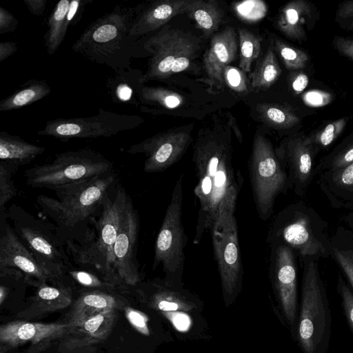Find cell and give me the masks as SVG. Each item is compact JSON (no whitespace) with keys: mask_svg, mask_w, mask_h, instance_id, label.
Returning a JSON list of instances; mask_svg holds the SVG:
<instances>
[{"mask_svg":"<svg viewBox=\"0 0 353 353\" xmlns=\"http://www.w3.org/2000/svg\"><path fill=\"white\" fill-rule=\"evenodd\" d=\"M267 242L290 247L301 263L307 259L319 261L331 256L328 223L303 201L287 205L274 217Z\"/></svg>","mask_w":353,"mask_h":353,"instance_id":"cell-3","label":"cell"},{"mask_svg":"<svg viewBox=\"0 0 353 353\" xmlns=\"http://www.w3.org/2000/svg\"><path fill=\"white\" fill-rule=\"evenodd\" d=\"M51 92V88L46 81L32 79L16 92L0 102V111L19 109L30 105L46 97Z\"/></svg>","mask_w":353,"mask_h":353,"instance_id":"cell-30","label":"cell"},{"mask_svg":"<svg viewBox=\"0 0 353 353\" xmlns=\"http://www.w3.org/2000/svg\"><path fill=\"white\" fill-rule=\"evenodd\" d=\"M319 261L301 263L300 311L296 337L303 353H326L331 337L332 316Z\"/></svg>","mask_w":353,"mask_h":353,"instance_id":"cell-4","label":"cell"},{"mask_svg":"<svg viewBox=\"0 0 353 353\" xmlns=\"http://www.w3.org/2000/svg\"><path fill=\"white\" fill-rule=\"evenodd\" d=\"M331 94L321 90H310L303 95L304 103L311 107H321L331 102Z\"/></svg>","mask_w":353,"mask_h":353,"instance_id":"cell-45","label":"cell"},{"mask_svg":"<svg viewBox=\"0 0 353 353\" xmlns=\"http://www.w3.org/2000/svg\"><path fill=\"white\" fill-rule=\"evenodd\" d=\"M93 0H61L54 7L47 22L44 36L47 53L52 55L60 46L70 26L82 19L85 6Z\"/></svg>","mask_w":353,"mask_h":353,"instance_id":"cell-21","label":"cell"},{"mask_svg":"<svg viewBox=\"0 0 353 353\" xmlns=\"http://www.w3.org/2000/svg\"><path fill=\"white\" fill-rule=\"evenodd\" d=\"M311 12V7L305 1H292L285 4L279 12L278 28L290 39L303 40L306 35L305 26Z\"/></svg>","mask_w":353,"mask_h":353,"instance_id":"cell-25","label":"cell"},{"mask_svg":"<svg viewBox=\"0 0 353 353\" xmlns=\"http://www.w3.org/2000/svg\"><path fill=\"white\" fill-rule=\"evenodd\" d=\"M19 233L39 262L60 279L65 269V262L53 242L41 231L29 225L20 226Z\"/></svg>","mask_w":353,"mask_h":353,"instance_id":"cell-24","label":"cell"},{"mask_svg":"<svg viewBox=\"0 0 353 353\" xmlns=\"http://www.w3.org/2000/svg\"><path fill=\"white\" fill-rule=\"evenodd\" d=\"M224 83L230 89L239 93H245L248 90L247 79L245 72L237 68L228 65L223 72Z\"/></svg>","mask_w":353,"mask_h":353,"instance_id":"cell-42","label":"cell"},{"mask_svg":"<svg viewBox=\"0 0 353 353\" xmlns=\"http://www.w3.org/2000/svg\"><path fill=\"white\" fill-rule=\"evenodd\" d=\"M8 294V290L4 286L0 287V303L2 304Z\"/></svg>","mask_w":353,"mask_h":353,"instance_id":"cell-53","label":"cell"},{"mask_svg":"<svg viewBox=\"0 0 353 353\" xmlns=\"http://www.w3.org/2000/svg\"><path fill=\"white\" fill-rule=\"evenodd\" d=\"M236 201L223 208L211 226L212 245L223 294L234 295L241 283L243 267L234 215Z\"/></svg>","mask_w":353,"mask_h":353,"instance_id":"cell-11","label":"cell"},{"mask_svg":"<svg viewBox=\"0 0 353 353\" xmlns=\"http://www.w3.org/2000/svg\"><path fill=\"white\" fill-rule=\"evenodd\" d=\"M18 50L17 43L12 41L0 43V62L12 56Z\"/></svg>","mask_w":353,"mask_h":353,"instance_id":"cell-50","label":"cell"},{"mask_svg":"<svg viewBox=\"0 0 353 353\" xmlns=\"http://www.w3.org/2000/svg\"><path fill=\"white\" fill-rule=\"evenodd\" d=\"M143 74L130 68L119 70L115 75L110 77L107 82V88L110 97L115 102L136 103L138 99V90L141 85Z\"/></svg>","mask_w":353,"mask_h":353,"instance_id":"cell-29","label":"cell"},{"mask_svg":"<svg viewBox=\"0 0 353 353\" xmlns=\"http://www.w3.org/2000/svg\"><path fill=\"white\" fill-rule=\"evenodd\" d=\"M336 290L341 297L343 310L353 334V291L341 274H339Z\"/></svg>","mask_w":353,"mask_h":353,"instance_id":"cell-41","label":"cell"},{"mask_svg":"<svg viewBox=\"0 0 353 353\" xmlns=\"http://www.w3.org/2000/svg\"><path fill=\"white\" fill-rule=\"evenodd\" d=\"M18 23L17 19L10 12L0 7V34L14 32Z\"/></svg>","mask_w":353,"mask_h":353,"instance_id":"cell-46","label":"cell"},{"mask_svg":"<svg viewBox=\"0 0 353 353\" xmlns=\"http://www.w3.org/2000/svg\"><path fill=\"white\" fill-rule=\"evenodd\" d=\"M3 268L17 270L28 282L37 286L58 279L39 262L9 225L0 239V270Z\"/></svg>","mask_w":353,"mask_h":353,"instance_id":"cell-17","label":"cell"},{"mask_svg":"<svg viewBox=\"0 0 353 353\" xmlns=\"http://www.w3.org/2000/svg\"><path fill=\"white\" fill-rule=\"evenodd\" d=\"M112 163L91 149L57 154L50 162L25 171L26 183L33 188H54L110 172Z\"/></svg>","mask_w":353,"mask_h":353,"instance_id":"cell-6","label":"cell"},{"mask_svg":"<svg viewBox=\"0 0 353 353\" xmlns=\"http://www.w3.org/2000/svg\"><path fill=\"white\" fill-rule=\"evenodd\" d=\"M240 45L239 68L243 72H250L251 65L260 54L261 40L250 31L238 29Z\"/></svg>","mask_w":353,"mask_h":353,"instance_id":"cell-37","label":"cell"},{"mask_svg":"<svg viewBox=\"0 0 353 353\" xmlns=\"http://www.w3.org/2000/svg\"><path fill=\"white\" fill-rule=\"evenodd\" d=\"M237 50L236 34L232 27L213 36L203 56V65L211 85L221 88L224 83L225 68L232 62Z\"/></svg>","mask_w":353,"mask_h":353,"instance_id":"cell-20","label":"cell"},{"mask_svg":"<svg viewBox=\"0 0 353 353\" xmlns=\"http://www.w3.org/2000/svg\"><path fill=\"white\" fill-rule=\"evenodd\" d=\"M182 201L181 176L173 188L154 248L153 268L162 265L166 281L170 283L181 279L184 268L187 238L181 221Z\"/></svg>","mask_w":353,"mask_h":353,"instance_id":"cell-10","label":"cell"},{"mask_svg":"<svg viewBox=\"0 0 353 353\" xmlns=\"http://www.w3.org/2000/svg\"><path fill=\"white\" fill-rule=\"evenodd\" d=\"M330 257L338 265L353 291V234L344 226H339L330 236Z\"/></svg>","mask_w":353,"mask_h":353,"instance_id":"cell-28","label":"cell"},{"mask_svg":"<svg viewBox=\"0 0 353 353\" xmlns=\"http://www.w3.org/2000/svg\"><path fill=\"white\" fill-rule=\"evenodd\" d=\"M270 273L280 305L289 326L297 332L296 255L283 243L270 244Z\"/></svg>","mask_w":353,"mask_h":353,"instance_id":"cell-13","label":"cell"},{"mask_svg":"<svg viewBox=\"0 0 353 353\" xmlns=\"http://www.w3.org/2000/svg\"><path fill=\"white\" fill-rule=\"evenodd\" d=\"M274 47L286 68L299 70L306 66L309 57L304 51L290 46L279 39H275Z\"/></svg>","mask_w":353,"mask_h":353,"instance_id":"cell-39","label":"cell"},{"mask_svg":"<svg viewBox=\"0 0 353 353\" xmlns=\"http://www.w3.org/2000/svg\"><path fill=\"white\" fill-rule=\"evenodd\" d=\"M334 46L341 54L353 60V39L336 37L334 39Z\"/></svg>","mask_w":353,"mask_h":353,"instance_id":"cell-47","label":"cell"},{"mask_svg":"<svg viewBox=\"0 0 353 353\" xmlns=\"http://www.w3.org/2000/svg\"><path fill=\"white\" fill-rule=\"evenodd\" d=\"M249 173L258 214L266 221L272 214L276 198L290 188L288 174L272 143L259 133L254 138Z\"/></svg>","mask_w":353,"mask_h":353,"instance_id":"cell-8","label":"cell"},{"mask_svg":"<svg viewBox=\"0 0 353 353\" xmlns=\"http://www.w3.org/2000/svg\"><path fill=\"white\" fill-rule=\"evenodd\" d=\"M70 274L78 283L86 287L94 288L103 287L108 288H116V286L106 281H102L95 274L88 272L74 270L70 272Z\"/></svg>","mask_w":353,"mask_h":353,"instance_id":"cell-43","label":"cell"},{"mask_svg":"<svg viewBox=\"0 0 353 353\" xmlns=\"http://www.w3.org/2000/svg\"><path fill=\"white\" fill-rule=\"evenodd\" d=\"M315 178L332 208L353 211V163L343 168L321 172Z\"/></svg>","mask_w":353,"mask_h":353,"instance_id":"cell-22","label":"cell"},{"mask_svg":"<svg viewBox=\"0 0 353 353\" xmlns=\"http://www.w3.org/2000/svg\"><path fill=\"white\" fill-rule=\"evenodd\" d=\"M308 83L307 76L303 72H299L294 77L292 81V90L296 94H299L305 89Z\"/></svg>","mask_w":353,"mask_h":353,"instance_id":"cell-49","label":"cell"},{"mask_svg":"<svg viewBox=\"0 0 353 353\" xmlns=\"http://www.w3.org/2000/svg\"><path fill=\"white\" fill-rule=\"evenodd\" d=\"M192 141L189 133L174 131L158 134L130 147L127 152L146 157L143 170L147 173L162 172L178 161Z\"/></svg>","mask_w":353,"mask_h":353,"instance_id":"cell-16","label":"cell"},{"mask_svg":"<svg viewBox=\"0 0 353 353\" xmlns=\"http://www.w3.org/2000/svg\"><path fill=\"white\" fill-rule=\"evenodd\" d=\"M347 120V117H344L327 123L305 136V141L319 150L330 145L342 133Z\"/></svg>","mask_w":353,"mask_h":353,"instance_id":"cell-38","label":"cell"},{"mask_svg":"<svg viewBox=\"0 0 353 353\" xmlns=\"http://www.w3.org/2000/svg\"><path fill=\"white\" fill-rule=\"evenodd\" d=\"M276 154L285 169L289 188L298 196H303L315 178V158L320 151L308 144L305 136L295 135L281 143Z\"/></svg>","mask_w":353,"mask_h":353,"instance_id":"cell-14","label":"cell"},{"mask_svg":"<svg viewBox=\"0 0 353 353\" xmlns=\"http://www.w3.org/2000/svg\"><path fill=\"white\" fill-rule=\"evenodd\" d=\"M17 192L9 163L1 161L0 163V207L3 208L14 197Z\"/></svg>","mask_w":353,"mask_h":353,"instance_id":"cell-40","label":"cell"},{"mask_svg":"<svg viewBox=\"0 0 353 353\" xmlns=\"http://www.w3.org/2000/svg\"><path fill=\"white\" fill-rule=\"evenodd\" d=\"M44 147L26 142L18 136L0 132V159L16 166L25 165L43 153Z\"/></svg>","mask_w":353,"mask_h":353,"instance_id":"cell-26","label":"cell"},{"mask_svg":"<svg viewBox=\"0 0 353 353\" xmlns=\"http://www.w3.org/2000/svg\"><path fill=\"white\" fill-rule=\"evenodd\" d=\"M115 309L88 317L68 321L65 334L77 347H84L105 341L112 329L116 319Z\"/></svg>","mask_w":353,"mask_h":353,"instance_id":"cell-23","label":"cell"},{"mask_svg":"<svg viewBox=\"0 0 353 353\" xmlns=\"http://www.w3.org/2000/svg\"><path fill=\"white\" fill-rule=\"evenodd\" d=\"M256 111L265 124L274 128L287 129L299 122L297 115L288 107L276 103H259Z\"/></svg>","mask_w":353,"mask_h":353,"instance_id":"cell-34","label":"cell"},{"mask_svg":"<svg viewBox=\"0 0 353 353\" xmlns=\"http://www.w3.org/2000/svg\"><path fill=\"white\" fill-rule=\"evenodd\" d=\"M115 179L109 172L52 189L57 199L39 195L37 203L43 211L57 223L73 228L88 219L102 205L109 187Z\"/></svg>","mask_w":353,"mask_h":353,"instance_id":"cell-5","label":"cell"},{"mask_svg":"<svg viewBox=\"0 0 353 353\" xmlns=\"http://www.w3.org/2000/svg\"><path fill=\"white\" fill-rule=\"evenodd\" d=\"M353 163V138H350L324 157L315 167V177L325 171L343 168Z\"/></svg>","mask_w":353,"mask_h":353,"instance_id":"cell-36","label":"cell"},{"mask_svg":"<svg viewBox=\"0 0 353 353\" xmlns=\"http://www.w3.org/2000/svg\"><path fill=\"white\" fill-rule=\"evenodd\" d=\"M69 323H40L14 321L0 327L1 346L15 347L30 343H46L65 335Z\"/></svg>","mask_w":353,"mask_h":353,"instance_id":"cell-18","label":"cell"},{"mask_svg":"<svg viewBox=\"0 0 353 353\" xmlns=\"http://www.w3.org/2000/svg\"><path fill=\"white\" fill-rule=\"evenodd\" d=\"M193 161L198 179L194 194L199 203L193 243L198 244L219 212L236 201L243 177L232 165L230 137L221 131L199 132L193 148Z\"/></svg>","mask_w":353,"mask_h":353,"instance_id":"cell-1","label":"cell"},{"mask_svg":"<svg viewBox=\"0 0 353 353\" xmlns=\"http://www.w3.org/2000/svg\"><path fill=\"white\" fill-rule=\"evenodd\" d=\"M338 14L343 18L353 17V1H347L339 6Z\"/></svg>","mask_w":353,"mask_h":353,"instance_id":"cell-51","label":"cell"},{"mask_svg":"<svg viewBox=\"0 0 353 353\" xmlns=\"http://www.w3.org/2000/svg\"><path fill=\"white\" fill-rule=\"evenodd\" d=\"M142 122L143 119L137 115L121 114L100 108L98 113L92 117L48 121L37 134L62 141L70 139L110 137L132 130Z\"/></svg>","mask_w":353,"mask_h":353,"instance_id":"cell-12","label":"cell"},{"mask_svg":"<svg viewBox=\"0 0 353 353\" xmlns=\"http://www.w3.org/2000/svg\"><path fill=\"white\" fill-rule=\"evenodd\" d=\"M281 73V69L270 47L258 61L254 70L250 74L252 87L257 90L268 89L276 82Z\"/></svg>","mask_w":353,"mask_h":353,"instance_id":"cell-33","label":"cell"},{"mask_svg":"<svg viewBox=\"0 0 353 353\" xmlns=\"http://www.w3.org/2000/svg\"><path fill=\"white\" fill-rule=\"evenodd\" d=\"M117 304L116 299L105 292H85L74 303L69 321L114 310Z\"/></svg>","mask_w":353,"mask_h":353,"instance_id":"cell-32","label":"cell"},{"mask_svg":"<svg viewBox=\"0 0 353 353\" xmlns=\"http://www.w3.org/2000/svg\"><path fill=\"white\" fill-rule=\"evenodd\" d=\"M139 101L143 104L159 105L167 109H174L183 103L179 94L162 87L146 86L141 83L138 90Z\"/></svg>","mask_w":353,"mask_h":353,"instance_id":"cell-35","label":"cell"},{"mask_svg":"<svg viewBox=\"0 0 353 353\" xmlns=\"http://www.w3.org/2000/svg\"><path fill=\"white\" fill-rule=\"evenodd\" d=\"M186 13L207 37L218 28L222 19L221 10L214 0H191Z\"/></svg>","mask_w":353,"mask_h":353,"instance_id":"cell-31","label":"cell"},{"mask_svg":"<svg viewBox=\"0 0 353 353\" xmlns=\"http://www.w3.org/2000/svg\"><path fill=\"white\" fill-rule=\"evenodd\" d=\"M125 316L130 324L137 331L145 335L150 334L148 327V319L145 314L135 309L127 307L125 309Z\"/></svg>","mask_w":353,"mask_h":353,"instance_id":"cell-44","label":"cell"},{"mask_svg":"<svg viewBox=\"0 0 353 353\" xmlns=\"http://www.w3.org/2000/svg\"><path fill=\"white\" fill-rule=\"evenodd\" d=\"M39 288L33 299V303L28 307L26 317H34L63 309L68 306L72 301L69 290L63 287L48 286L46 283L38 286Z\"/></svg>","mask_w":353,"mask_h":353,"instance_id":"cell-27","label":"cell"},{"mask_svg":"<svg viewBox=\"0 0 353 353\" xmlns=\"http://www.w3.org/2000/svg\"><path fill=\"white\" fill-rule=\"evenodd\" d=\"M134 7L117 5L92 22L75 41L72 50L114 72L130 68L132 59L140 52H148L144 37L130 34L134 19Z\"/></svg>","mask_w":353,"mask_h":353,"instance_id":"cell-2","label":"cell"},{"mask_svg":"<svg viewBox=\"0 0 353 353\" xmlns=\"http://www.w3.org/2000/svg\"><path fill=\"white\" fill-rule=\"evenodd\" d=\"M341 219L353 234V211L345 214L341 217Z\"/></svg>","mask_w":353,"mask_h":353,"instance_id":"cell-52","label":"cell"},{"mask_svg":"<svg viewBox=\"0 0 353 353\" xmlns=\"http://www.w3.org/2000/svg\"><path fill=\"white\" fill-rule=\"evenodd\" d=\"M191 0H161L134 7L135 15L130 34L145 37L167 23L172 17L184 12Z\"/></svg>","mask_w":353,"mask_h":353,"instance_id":"cell-19","label":"cell"},{"mask_svg":"<svg viewBox=\"0 0 353 353\" xmlns=\"http://www.w3.org/2000/svg\"><path fill=\"white\" fill-rule=\"evenodd\" d=\"M30 12L35 16L42 15L46 10L47 0H23Z\"/></svg>","mask_w":353,"mask_h":353,"instance_id":"cell-48","label":"cell"},{"mask_svg":"<svg viewBox=\"0 0 353 353\" xmlns=\"http://www.w3.org/2000/svg\"><path fill=\"white\" fill-rule=\"evenodd\" d=\"M139 216L130 199L123 210L114 244V268L123 285H136L140 281L136 259Z\"/></svg>","mask_w":353,"mask_h":353,"instance_id":"cell-15","label":"cell"},{"mask_svg":"<svg viewBox=\"0 0 353 353\" xmlns=\"http://www.w3.org/2000/svg\"><path fill=\"white\" fill-rule=\"evenodd\" d=\"M144 48L150 58L141 78L143 83L185 70L196 56L200 40L181 30L164 27L148 38Z\"/></svg>","mask_w":353,"mask_h":353,"instance_id":"cell-9","label":"cell"},{"mask_svg":"<svg viewBox=\"0 0 353 353\" xmlns=\"http://www.w3.org/2000/svg\"><path fill=\"white\" fill-rule=\"evenodd\" d=\"M125 190L119 186L114 199L107 196L102 203V214L97 224V234L93 242L76 251L79 263L90 265L108 283L123 285L114 268V248L123 210L128 201Z\"/></svg>","mask_w":353,"mask_h":353,"instance_id":"cell-7","label":"cell"}]
</instances>
